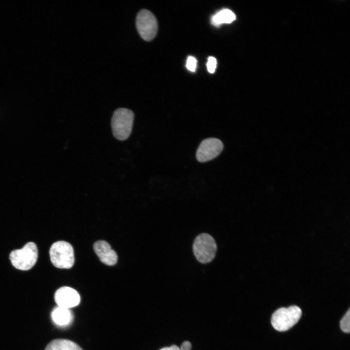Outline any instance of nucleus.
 Instances as JSON below:
<instances>
[{"instance_id": "nucleus-1", "label": "nucleus", "mask_w": 350, "mask_h": 350, "mask_svg": "<svg viewBox=\"0 0 350 350\" xmlns=\"http://www.w3.org/2000/svg\"><path fill=\"white\" fill-rule=\"evenodd\" d=\"M134 119V112L129 109L119 108L113 113L111 125L114 137L124 140L130 135Z\"/></svg>"}, {"instance_id": "nucleus-5", "label": "nucleus", "mask_w": 350, "mask_h": 350, "mask_svg": "<svg viewBox=\"0 0 350 350\" xmlns=\"http://www.w3.org/2000/svg\"><path fill=\"white\" fill-rule=\"evenodd\" d=\"M37 257V247L33 242H29L22 248L13 250L9 255L13 265L21 270L31 269L36 263Z\"/></svg>"}, {"instance_id": "nucleus-8", "label": "nucleus", "mask_w": 350, "mask_h": 350, "mask_svg": "<svg viewBox=\"0 0 350 350\" xmlns=\"http://www.w3.org/2000/svg\"><path fill=\"white\" fill-rule=\"evenodd\" d=\"M54 300L58 306L70 309L79 304L80 296L75 289L70 287L63 286L55 292Z\"/></svg>"}, {"instance_id": "nucleus-11", "label": "nucleus", "mask_w": 350, "mask_h": 350, "mask_svg": "<svg viewBox=\"0 0 350 350\" xmlns=\"http://www.w3.org/2000/svg\"><path fill=\"white\" fill-rule=\"evenodd\" d=\"M44 350H83L76 343L65 339H56L51 341Z\"/></svg>"}, {"instance_id": "nucleus-2", "label": "nucleus", "mask_w": 350, "mask_h": 350, "mask_svg": "<svg viewBox=\"0 0 350 350\" xmlns=\"http://www.w3.org/2000/svg\"><path fill=\"white\" fill-rule=\"evenodd\" d=\"M301 314V309L296 305L279 308L272 315L271 324L278 331H287L299 321Z\"/></svg>"}, {"instance_id": "nucleus-9", "label": "nucleus", "mask_w": 350, "mask_h": 350, "mask_svg": "<svg viewBox=\"0 0 350 350\" xmlns=\"http://www.w3.org/2000/svg\"><path fill=\"white\" fill-rule=\"evenodd\" d=\"M93 249L100 261L104 264L111 266L117 263V255L106 241H97L93 245Z\"/></svg>"}, {"instance_id": "nucleus-12", "label": "nucleus", "mask_w": 350, "mask_h": 350, "mask_svg": "<svg viewBox=\"0 0 350 350\" xmlns=\"http://www.w3.org/2000/svg\"><path fill=\"white\" fill-rule=\"evenodd\" d=\"M236 18L234 13L228 9H223L213 15L211 19V23L215 26L222 24L230 23Z\"/></svg>"}, {"instance_id": "nucleus-15", "label": "nucleus", "mask_w": 350, "mask_h": 350, "mask_svg": "<svg viewBox=\"0 0 350 350\" xmlns=\"http://www.w3.org/2000/svg\"><path fill=\"white\" fill-rule=\"evenodd\" d=\"M217 61L215 58L210 56L208 58L207 67L208 71L210 73L214 72L216 68Z\"/></svg>"}, {"instance_id": "nucleus-7", "label": "nucleus", "mask_w": 350, "mask_h": 350, "mask_svg": "<svg viewBox=\"0 0 350 350\" xmlns=\"http://www.w3.org/2000/svg\"><path fill=\"white\" fill-rule=\"evenodd\" d=\"M224 147L222 142L215 138L204 140L198 146L196 153L197 160L200 162L210 161L218 156Z\"/></svg>"}, {"instance_id": "nucleus-14", "label": "nucleus", "mask_w": 350, "mask_h": 350, "mask_svg": "<svg viewBox=\"0 0 350 350\" xmlns=\"http://www.w3.org/2000/svg\"><path fill=\"white\" fill-rule=\"evenodd\" d=\"M192 344L188 341L183 342L179 348L176 345H173L170 347H165L160 349L159 350H191Z\"/></svg>"}, {"instance_id": "nucleus-6", "label": "nucleus", "mask_w": 350, "mask_h": 350, "mask_svg": "<svg viewBox=\"0 0 350 350\" xmlns=\"http://www.w3.org/2000/svg\"><path fill=\"white\" fill-rule=\"evenodd\" d=\"M136 24L139 35L144 40L150 41L156 36L158 29V21L149 10L143 9L139 11Z\"/></svg>"}, {"instance_id": "nucleus-4", "label": "nucleus", "mask_w": 350, "mask_h": 350, "mask_svg": "<svg viewBox=\"0 0 350 350\" xmlns=\"http://www.w3.org/2000/svg\"><path fill=\"white\" fill-rule=\"evenodd\" d=\"M50 256L52 263L59 268H70L74 262L73 248L66 241L53 243L50 249Z\"/></svg>"}, {"instance_id": "nucleus-10", "label": "nucleus", "mask_w": 350, "mask_h": 350, "mask_svg": "<svg viewBox=\"0 0 350 350\" xmlns=\"http://www.w3.org/2000/svg\"><path fill=\"white\" fill-rule=\"evenodd\" d=\"M51 317L55 324L61 327L70 325L73 320V315L70 309L59 306L52 310Z\"/></svg>"}, {"instance_id": "nucleus-16", "label": "nucleus", "mask_w": 350, "mask_h": 350, "mask_svg": "<svg viewBox=\"0 0 350 350\" xmlns=\"http://www.w3.org/2000/svg\"><path fill=\"white\" fill-rule=\"evenodd\" d=\"M197 61L192 56H189L186 62V67L191 71L194 72L196 68Z\"/></svg>"}, {"instance_id": "nucleus-3", "label": "nucleus", "mask_w": 350, "mask_h": 350, "mask_svg": "<svg viewBox=\"0 0 350 350\" xmlns=\"http://www.w3.org/2000/svg\"><path fill=\"white\" fill-rule=\"evenodd\" d=\"M217 245L213 238L208 233H201L194 239L192 250L196 260L205 264L211 262L215 258Z\"/></svg>"}, {"instance_id": "nucleus-13", "label": "nucleus", "mask_w": 350, "mask_h": 350, "mask_svg": "<svg viewBox=\"0 0 350 350\" xmlns=\"http://www.w3.org/2000/svg\"><path fill=\"white\" fill-rule=\"evenodd\" d=\"M340 326L341 330L346 333L350 331V309H349L347 312L341 319L340 322Z\"/></svg>"}]
</instances>
